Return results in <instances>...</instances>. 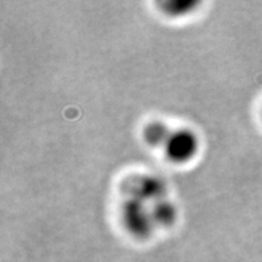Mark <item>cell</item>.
<instances>
[{
	"label": "cell",
	"instance_id": "5b68a950",
	"mask_svg": "<svg viewBox=\"0 0 262 262\" xmlns=\"http://www.w3.org/2000/svg\"><path fill=\"white\" fill-rule=\"evenodd\" d=\"M171 131L167 124L163 122H151L143 130V139L147 145L152 146V147H158V146H165L166 141L169 139Z\"/></svg>",
	"mask_w": 262,
	"mask_h": 262
},
{
	"label": "cell",
	"instance_id": "6da1fadb",
	"mask_svg": "<svg viewBox=\"0 0 262 262\" xmlns=\"http://www.w3.org/2000/svg\"><path fill=\"white\" fill-rule=\"evenodd\" d=\"M122 222L131 235L142 239L150 237L157 228L151 206L134 196H130L122 206Z\"/></svg>",
	"mask_w": 262,
	"mask_h": 262
},
{
	"label": "cell",
	"instance_id": "3957f363",
	"mask_svg": "<svg viewBox=\"0 0 262 262\" xmlns=\"http://www.w3.org/2000/svg\"><path fill=\"white\" fill-rule=\"evenodd\" d=\"M134 198H138V200L143 201L148 205H154L159 201L166 200V186L165 183L162 182L158 178H154V177H145V178H141V180L137 182L134 187V191H133V195Z\"/></svg>",
	"mask_w": 262,
	"mask_h": 262
},
{
	"label": "cell",
	"instance_id": "7a4b0ae2",
	"mask_svg": "<svg viewBox=\"0 0 262 262\" xmlns=\"http://www.w3.org/2000/svg\"><path fill=\"white\" fill-rule=\"evenodd\" d=\"M200 138L195 131L185 127L172 130L163 148L170 162L183 165L195 158L200 151Z\"/></svg>",
	"mask_w": 262,
	"mask_h": 262
},
{
	"label": "cell",
	"instance_id": "277c9868",
	"mask_svg": "<svg viewBox=\"0 0 262 262\" xmlns=\"http://www.w3.org/2000/svg\"><path fill=\"white\" fill-rule=\"evenodd\" d=\"M150 206H151L152 220L156 222V226L167 228L177 221V217H178L177 207L169 201L162 200Z\"/></svg>",
	"mask_w": 262,
	"mask_h": 262
},
{
	"label": "cell",
	"instance_id": "8992f818",
	"mask_svg": "<svg viewBox=\"0 0 262 262\" xmlns=\"http://www.w3.org/2000/svg\"><path fill=\"white\" fill-rule=\"evenodd\" d=\"M198 3H194V2H187V0H170V2H162L159 3V6L162 7V10L165 12H167L169 15L172 16H177V15H182L187 11L193 10Z\"/></svg>",
	"mask_w": 262,
	"mask_h": 262
}]
</instances>
